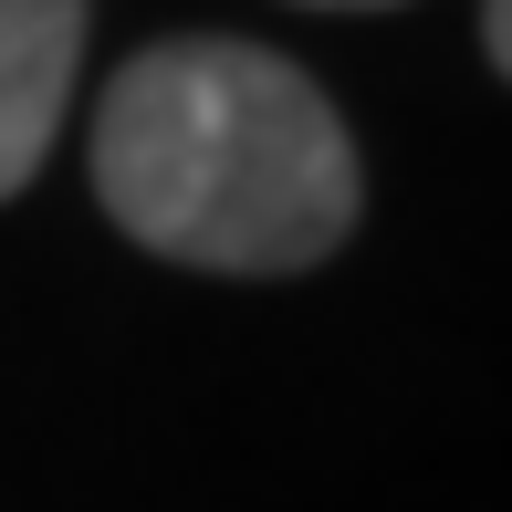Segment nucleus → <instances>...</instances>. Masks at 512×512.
<instances>
[{"label": "nucleus", "mask_w": 512, "mask_h": 512, "mask_svg": "<svg viewBox=\"0 0 512 512\" xmlns=\"http://www.w3.org/2000/svg\"><path fill=\"white\" fill-rule=\"evenodd\" d=\"M115 230L199 272H304L356 230V136L262 42H157L95 105Z\"/></svg>", "instance_id": "1"}, {"label": "nucleus", "mask_w": 512, "mask_h": 512, "mask_svg": "<svg viewBox=\"0 0 512 512\" xmlns=\"http://www.w3.org/2000/svg\"><path fill=\"white\" fill-rule=\"evenodd\" d=\"M84 63V0H0V199L42 168Z\"/></svg>", "instance_id": "2"}, {"label": "nucleus", "mask_w": 512, "mask_h": 512, "mask_svg": "<svg viewBox=\"0 0 512 512\" xmlns=\"http://www.w3.org/2000/svg\"><path fill=\"white\" fill-rule=\"evenodd\" d=\"M314 11H387V0H314Z\"/></svg>", "instance_id": "3"}]
</instances>
